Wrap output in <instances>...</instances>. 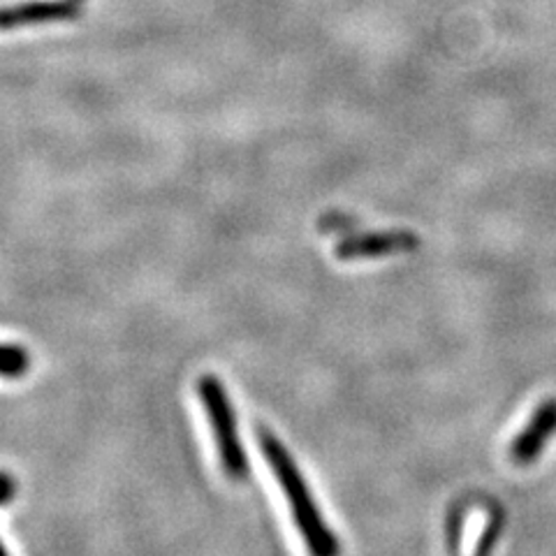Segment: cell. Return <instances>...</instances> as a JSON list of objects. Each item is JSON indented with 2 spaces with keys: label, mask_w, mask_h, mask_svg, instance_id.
<instances>
[{
  "label": "cell",
  "mask_w": 556,
  "mask_h": 556,
  "mask_svg": "<svg viewBox=\"0 0 556 556\" xmlns=\"http://www.w3.org/2000/svg\"><path fill=\"white\" fill-rule=\"evenodd\" d=\"M257 443L271 468V473L276 476L278 484H281L294 525H298L302 538L306 541L308 552L320 554V556L337 554L341 549L337 535L325 525V519L318 510V503L313 501V496L308 492V484L298 468V464H294V459L290 457L286 445L267 429L257 431Z\"/></svg>",
  "instance_id": "1"
},
{
  "label": "cell",
  "mask_w": 556,
  "mask_h": 556,
  "mask_svg": "<svg viewBox=\"0 0 556 556\" xmlns=\"http://www.w3.org/2000/svg\"><path fill=\"white\" fill-rule=\"evenodd\" d=\"M198 396L208 415V422H212L223 471L232 480L249 478V457L243 452L235 408L225 386L216 376H202L198 380Z\"/></svg>",
  "instance_id": "2"
},
{
  "label": "cell",
  "mask_w": 556,
  "mask_h": 556,
  "mask_svg": "<svg viewBox=\"0 0 556 556\" xmlns=\"http://www.w3.org/2000/svg\"><path fill=\"white\" fill-rule=\"evenodd\" d=\"M420 249V237L410 230H380L345 237L337 243L334 255L341 263H353V260L367 257H386L399 253H413Z\"/></svg>",
  "instance_id": "3"
},
{
  "label": "cell",
  "mask_w": 556,
  "mask_h": 556,
  "mask_svg": "<svg viewBox=\"0 0 556 556\" xmlns=\"http://www.w3.org/2000/svg\"><path fill=\"white\" fill-rule=\"evenodd\" d=\"M556 437V399H545L531 413L527 427L510 443V459L517 466H531L541 459L549 439Z\"/></svg>",
  "instance_id": "4"
},
{
  "label": "cell",
  "mask_w": 556,
  "mask_h": 556,
  "mask_svg": "<svg viewBox=\"0 0 556 556\" xmlns=\"http://www.w3.org/2000/svg\"><path fill=\"white\" fill-rule=\"evenodd\" d=\"M79 14L75 0H28V3L0 10V30H14L35 24L67 22Z\"/></svg>",
  "instance_id": "5"
},
{
  "label": "cell",
  "mask_w": 556,
  "mask_h": 556,
  "mask_svg": "<svg viewBox=\"0 0 556 556\" xmlns=\"http://www.w3.org/2000/svg\"><path fill=\"white\" fill-rule=\"evenodd\" d=\"M30 367L28 351L22 345L0 343V376L3 378H22Z\"/></svg>",
  "instance_id": "6"
},
{
  "label": "cell",
  "mask_w": 556,
  "mask_h": 556,
  "mask_svg": "<svg viewBox=\"0 0 556 556\" xmlns=\"http://www.w3.org/2000/svg\"><path fill=\"white\" fill-rule=\"evenodd\" d=\"M501 531H503V513L494 510V517L490 519V525H486V529L480 535V543L476 545V554L492 552L496 541L501 538Z\"/></svg>",
  "instance_id": "7"
},
{
  "label": "cell",
  "mask_w": 556,
  "mask_h": 556,
  "mask_svg": "<svg viewBox=\"0 0 556 556\" xmlns=\"http://www.w3.org/2000/svg\"><path fill=\"white\" fill-rule=\"evenodd\" d=\"M14 492H16V480L10 473L0 471V506H8Z\"/></svg>",
  "instance_id": "8"
},
{
  "label": "cell",
  "mask_w": 556,
  "mask_h": 556,
  "mask_svg": "<svg viewBox=\"0 0 556 556\" xmlns=\"http://www.w3.org/2000/svg\"><path fill=\"white\" fill-rule=\"evenodd\" d=\"M8 554V549L3 547V543H0V556H5Z\"/></svg>",
  "instance_id": "9"
}]
</instances>
